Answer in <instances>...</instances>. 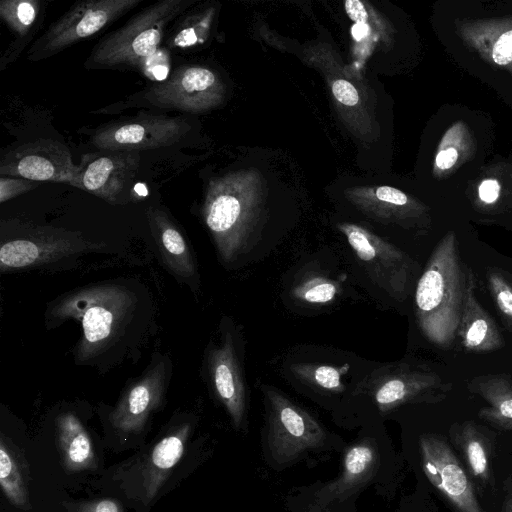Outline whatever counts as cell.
I'll list each match as a JSON object with an SVG mask.
<instances>
[{"label": "cell", "instance_id": "d590c367", "mask_svg": "<svg viewBox=\"0 0 512 512\" xmlns=\"http://www.w3.org/2000/svg\"><path fill=\"white\" fill-rule=\"evenodd\" d=\"M368 32V27L365 23H357L352 28V33L354 38L361 39L363 38Z\"/></svg>", "mask_w": 512, "mask_h": 512}, {"label": "cell", "instance_id": "ba28073f", "mask_svg": "<svg viewBox=\"0 0 512 512\" xmlns=\"http://www.w3.org/2000/svg\"><path fill=\"white\" fill-rule=\"evenodd\" d=\"M423 471L456 512H485L475 484L444 437L426 433L419 438Z\"/></svg>", "mask_w": 512, "mask_h": 512}, {"label": "cell", "instance_id": "8fae6325", "mask_svg": "<svg viewBox=\"0 0 512 512\" xmlns=\"http://www.w3.org/2000/svg\"><path fill=\"white\" fill-rule=\"evenodd\" d=\"M80 167L69 149L52 139H37L8 151L0 162V175L35 182L53 181L77 187Z\"/></svg>", "mask_w": 512, "mask_h": 512}, {"label": "cell", "instance_id": "52a82bcc", "mask_svg": "<svg viewBox=\"0 0 512 512\" xmlns=\"http://www.w3.org/2000/svg\"><path fill=\"white\" fill-rule=\"evenodd\" d=\"M339 229L370 279L392 298L405 299L413 273L409 256L363 227L342 224Z\"/></svg>", "mask_w": 512, "mask_h": 512}, {"label": "cell", "instance_id": "4fadbf2b", "mask_svg": "<svg viewBox=\"0 0 512 512\" xmlns=\"http://www.w3.org/2000/svg\"><path fill=\"white\" fill-rule=\"evenodd\" d=\"M140 165L137 151H113L80 167L77 187L110 204L122 203Z\"/></svg>", "mask_w": 512, "mask_h": 512}, {"label": "cell", "instance_id": "d6986e66", "mask_svg": "<svg viewBox=\"0 0 512 512\" xmlns=\"http://www.w3.org/2000/svg\"><path fill=\"white\" fill-rule=\"evenodd\" d=\"M376 452L367 443L351 447L345 454L340 477L315 494L310 512H320L335 500H341L368 480L376 465Z\"/></svg>", "mask_w": 512, "mask_h": 512}, {"label": "cell", "instance_id": "d4e9b609", "mask_svg": "<svg viewBox=\"0 0 512 512\" xmlns=\"http://www.w3.org/2000/svg\"><path fill=\"white\" fill-rule=\"evenodd\" d=\"M0 485L5 496L17 506L27 504V492L19 465L4 440L0 443Z\"/></svg>", "mask_w": 512, "mask_h": 512}, {"label": "cell", "instance_id": "e575fe53", "mask_svg": "<svg viewBox=\"0 0 512 512\" xmlns=\"http://www.w3.org/2000/svg\"><path fill=\"white\" fill-rule=\"evenodd\" d=\"M500 512H512V478L510 476L503 482V501Z\"/></svg>", "mask_w": 512, "mask_h": 512}, {"label": "cell", "instance_id": "ffe728a7", "mask_svg": "<svg viewBox=\"0 0 512 512\" xmlns=\"http://www.w3.org/2000/svg\"><path fill=\"white\" fill-rule=\"evenodd\" d=\"M153 237L166 266L178 276L192 277L196 273V264L191 250L177 226L167 214L150 208L147 212Z\"/></svg>", "mask_w": 512, "mask_h": 512}, {"label": "cell", "instance_id": "8992f818", "mask_svg": "<svg viewBox=\"0 0 512 512\" xmlns=\"http://www.w3.org/2000/svg\"><path fill=\"white\" fill-rule=\"evenodd\" d=\"M268 445L273 459L287 464L305 451L321 446L325 432L307 411L269 386H263Z\"/></svg>", "mask_w": 512, "mask_h": 512}, {"label": "cell", "instance_id": "484cf974", "mask_svg": "<svg viewBox=\"0 0 512 512\" xmlns=\"http://www.w3.org/2000/svg\"><path fill=\"white\" fill-rule=\"evenodd\" d=\"M39 4L36 0H4L0 2V15L13 32L24 37L36 22Z\"/></svg>", "mask_w": 512, "mask_h": 512}, {"label": "cell", "instance_id": "cb8c5ba5", "mask_svg": "<svg viewBox=\"0 0 512 512\" xmlns=\"http://www.w3.org/2000/svg\"><path fill=\"white\" fill-rule=\"evenodd\" d=\"M350 366L319 365L314 363H296L291 366L292 374L301 382L328 392L339 393L344 390L342 376Z\"/></svg>", "mask_w": 512, "mask_h": 512}, {"label": "cell", "instance_id": "4316f807", "mask_svg": "<svg viewBox=\"0 0 512 512\" xmlns=\"http://www.w3.org/2000/svg\"><path fill=\"white\" fill-rule=\"evenodd\" d=\"M486 280L495 306L512 333V276L500 269L489 268Z\"/></svg>", "mask_w": 512, "mask_h": 512}, {"label": "cell", "instance_id": "603a6c76", "mask_svg": "<svg viewBox=\"0 0 512 512\" xmlns=\"http://www.w3.org/2000/svg\"><path fill=\"white\" fill-rule=\"evenodd\" d=\"M189 429V425H183L153 448L145 475L146 496L149 499L155 496L168 473L181 459Z\"/></svg>", "mask_w": 512, "mask_h": 512}, {"label": "cell", "instance_id": "ac0fdd59", "mask_svg": "<svg viewBox=\"0 0 512 512\" xmlns=\"http://www.w3.org/2000/svg\"><path fill=\"white\" fill-rule=\"evenodd\" d=\"M458 30L463 40L487 62L512 71V19L463 23Z\"/></svg>", "mask_w": 512, "mask_h": 512}, {"label": "cell", "instance_id": "836d02e7", "mask_svg": "<svg viewBox=\"0 0 512 512\" xmlns=\"http://www.w3.org/2000/svg\"><path fill=\"white\" fill-rule=\"evenodd\" d=\"M345 10L350 19L354 22L365 23L367 21V11L359 0H347L345 2Z\"/></svg>", "mask_w": 512, "mask_h": 512}, {"label": "cell", "instance_id": "4dcf8cb0", "mask_svg": "<svg viewBox=\"0 0 512 512\" xmlns=\"http://www.w3.org/2000/svg\"><path fill=\"white\" fill-rule=\"evenodd\" d=\"M73 512H123L121 505L112 499H99L74 506Z\"/></svg>", "mask_w": 512, "mask_h": 512}, {"label": "cell", "instance_id": "2e32d148", "mask_svg": "<svg viewBox=\"0 0 512 512\" xmlns=\"http://www.w3.org/2000/svg\"><path fill=\"white\" fill-rule=\"evenodd\" d=\"M449 436L475 486L483 490H493L494 442L486 431L474 421H464L454 423L449 430Z\"/></svg>", "mask_w": 512, "mask_h": 512}, {"label": "cell", "instance_id": "f546056e", "mask_svg": "<svg viewBox=\"0 0 512 512\" xmlns=\"http://www.w3.org/2000/svg\"><path fill=\"white\" fill-rule=\"evenodd\" d=\"M332 91L335 98L344 105L353 106L358 103L359 96L356 88L346 80H336Z\"/></svg>", "mask_w": 512, "mask_h": 512}, {"label": "cell", "instance_id": "5b68a950", "mask_svg": "<svg viewBox=\"0 0 512 512\" xmlns=\"http://www.w3.org/2000/svg\"><path fill=\"white\" fill-rule=\"evenodd\" d=\"M142 0H86L75 3L32 45L27 56L36 61L82 41L109 26Z\"/></svg>", "mask_w": 512, "mask_h": 512}, {"label": "cell", "instance_id": "1f68e13d", "mask_svg": "<svg viewBox=\"0 0 512 512\" xmlns=\"http://www.w3.org/2000/svg\"><path fill=\"white\" fill-rule=\"evenodd\" d=\"M500 193V184L497 180L486 179L481 182L478 188L479 198L486 204L494 203Z\"/></svg>", "mask_w": 512, "mask_h": 512}, {"label": "cell", "instance_id": "5bb4252c", "mask_svg": "<svg viewBox=\"0 0 512 512\" xmlns=\"http://www.w3.org/2000/svg\"><path fill=\"white\" fill-rule=\"evenodd\" d=\"M211 380L220 401L235 427H239L246 411V386L233 338L227 333L209 356Z\"/></svg>", "mask_w": 512, "mask_h": 512}, {"label": "cell", "instance_id": "f1b7e54d", "mask_svg": "<svg viewBox=\"0 0 512 512\" xmlns=\"http://www.w3.org/2000/svg\"><path fill=\"white\" fill-rule=\"evenodd\" d=\"M38 182L20 177H0V202L4 203L20 194L26 193L35 187Z\"/></svg>", "mask_w": 512, "mask_h": 512}, {"label": "cell", "instance_id": "44dd1931", "mask_svg": "<svg viewBox=\"0 0 512 512\" xmlns=\"http://www.w3.org/2000/svg\"><path fill=\"white\" fill-rule=\"evenodd\" d=\"M470 392L479 395L487 406L479 410L480 419L492 426L512 429V376L507 374H488L471 379L468 382Z\"/></svg>", "mask_w": 512, "mask_h": 512}, {"label": "cell", "instance_id": "3957f363", "mask_svg": "<svg viewBox=\"0 0 512 512\" xmlns=\"http://www.w3.org/2000/svg\"><path fill=\"white\" fill-rule=\"evenodd\" d=\"M192 3L191 0H163L141 10L125 25L102 38L85 66L144 70L156 54L166 26Z\"/></svg>", "mask_w": 512, "mask_h": 512}, {"label": "cell", "instance_id": "7402d4cb", "mask_svg": "<svg viewBox=\"0 0 512 512\" xmlns=\"http://www.w3.org/2000/svg\"><path fill=\"white\" fill-rule=\"evenodd\" d=\"M57 438L63 466L67 471L96 467L91 439L74 414L64 413L57 418Z\"/></svg>", "mask_w": 512, "mask_h": 512}, {"label": "cell", "instance_id": "83f0119b", "mask_svg": "<svg viewBox=\"0 0 512 512\" xmlns=\"http://www.w3.org/2000/svg\"><path fill=\"white\" fill-rule=\"evenodd\" d=\"M338 292V284L322 276L305 278L292 290L295 298L311 304L330 303L335 299Z\"/></svg>", "mask_w": 512, "mask_h": 512}, {"label": "cell", "instance_id": "d6a6232c", "mask_svg": "<svg viewBox=\"0 0 512 512\" xmlns=\"http://www.w3.org/2000/svg\"><path fill=\"white\" fill-rule=\"evenodd\" d=\"M458 160V150L454 147H442L436 155L435 166L439 170L452 168Z\"/></svg>", "mask_w": 512, "mask_h": 512}, {"label": "cell", "instance_id": "30bf717a", "mask_svg": "<svg viewBox=\"0 0 512 512\" xmlns=\"http://www.w3.org/2000/svg\"><path fill=\"white\" fill-rule=\"evenodd\" d=\"M101 246V243L87 240L79 233L32 228L22 236L2 242L0 269L5 272L33 267L79 252L97 250Z\"/></svg>", "mask_w": 512, "mask_h": 512}, {"label": "cell", "instance_id": "9c48e42d", "mask_svg": "<svg viewBox=\"0 0 512 512\" xmlns=\"http://www.w3.org/2000/svg\"><path fill=\"white\" fill-rule=\"evenodd\" d=\"M189 129L188 122L180 117L140 114L99 128L91 142L105 152H138L172 145Z\"/></svg>", "mask_w": 512, "mask_h": 512}, {"label": "cell", "instance_id": "9a60e30c", "mask_svg": "<svg viewBox=\"0 0 512 512\" xmlns=\"http://www.w3.org/2000/svg\"><path fill=\"white\" fill-rule=\"evenodd\" d=\"M166 370L163 363L150 369L123 396L110 415L112 425L123 432H140L149 415L162 404Z\"/></svg>", "mask_w": 512, "mask_h": 512}, {"label": "cell", "instance_id": "7a4b0ae2", "mask_svg": "<svg viewBox=\"0 0 512 512\" xmlns=\"http://www.w3.org/2000/svg\"><path fill=\"white\" fill-rule=\"evenodd\" d=\"M134 298L117 285L91 286L68 294L53 308L56 318H72L82 325L77 357L87 360L112 343L130 320Z\"/></svg>", "mask_w": 512, "mask_h": 512}, {"label": "cell", "instance_id": "7c38bea8", "mask_svg": "<svg viewBox=\"0 0 512 512\" xmlns=\"http://www.w3.org/2000/svg\"><path fill=\"white\" fill-rule=\"evenodd\" d=\"M215 74L201 66L181 65L167 80L150 87L144 97L151 104L186 112H201L219 97Z\"/></svg>", "mask_w": 512, "mask_h": 512}, {"label": "cell", "instance_id": "e0dca14e", "mask_svg": "<svg viewBox=\"0 0 512 512\" xmlns=\"http://www.w3.org/2000/svg\"><path fill=\"white\" fill-rule=\"evenodd\" d=\"M456 338L469 352H491L503 346V339L495 321L475 296V279L472 272L468 280Z\"/></svg>", "mask_w": 512, "mask_h": 512}, {"label": "cell", "instance_id": "277c9868", "mask_svg": "<svg viewBox=\"0 0 512 512\" xmlns=\"http://www.w3.org/2000/svg\"><path fill=\"white\" fill-rule=\"evenodd\" d=\"M451 389L452 383L434 371L398 362L373 370L358 383L356 392L370 395L379 411L386 413L409 403L441 402Z\"/></svg>", "mask_w": 512, "mask_h": 512}, {"label": "cell", "instance_id": "6da1fadb", "mask_svg": "<svg viewBox=\"0 0 512 512\" xmlns=\"http://www.w3.org/2000/svg\"><path fill=\"white\" fill-rule=\"evenodd\" d=\"M471 269L462 261L453 232L432 251L415 290L418 326L434 345L448 349L456 331Z\"/></svg>", "mask_w": 512, "mask_h": 512}]
</instances>
